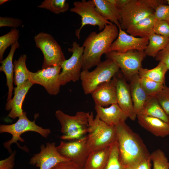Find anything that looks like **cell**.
Masks as SVG:
<instances>
[{
	"instance_id": "9a60e30c",
	"label": "cell",
	"mask_w": 169,
	"mask_h": 169,
	"mask_svg": "<svg viewBox=\"0 0 169 169\" xmlns=\"http://www.w3.org/2000/svg\"><path fill=\"white\" fill-rule=\"evenodd\" d=\"M113 78L115 82L117 104L128 118L135 120L137 114L134 109L129 84L119 72Z\"/></svg>"
},
{
	"instance_id": "d4e9b609",
	"label": "cell",
	"mask_w": 169,
	"mask_h": 169,
	"mask_svg": "<svg viewBox=\"0 0 169 169\" xmlns=\"http://www.w3.org/2000/svg\"><path fill=\"white\" fill-rule=\"evenodd\" d=\"M156 19L154 14L146 18L129 27L127 33L134 36L148 38L153 33L154 23Z\"/></svg>"
},
{
	"instance_id": "4dcf8cb0",
	"label": "cell",
	"mask_w": 169,
	"mask_h": 169,
	"mask_svg": "<svg viewBox=\"0 0 169 169\" xmlns=\"http://www.w3.org/2000/svg\"><path fill=\"white\" fill-rule=\"evenodd\" d=\"M19 31L17 28H12L8 33L0 37V60H3L4 53L7 48L18 41Z\"/></svg>"
},
{
	"instance_id": "f35d334b",
	"label": "cell",
	"mask_w": 169,
	"mask_h": 169,
	"mask_svg": "<svg viewBox=\"0 0 169 169\" xmlns=\"http://www.w3.org/2000/svg\"><path fill=\"white\" fill-rule=\"evenodd\" d=\"M156 59L163 63L169 70V40L165 48L157 54Z\"/></svg>"
},
{
	"instance_id": "4316f807",
	"label": "cell",
	"mask_w": 169,
	"mask_h": 169,
	"mask_svg": "<svg viewBox=\"0 0 169 169\" xmlns=\"http://www.w3.org/2000/svg\"><path fill=\"white\" fill-rule=\"evenodd\" d=\"M27 55H21L18 60H15L14 65V82L16 87H19L29 80L30 71L27 69L26 61Z\"/></svg>"
},
{
	"instance_id": "6da1fadb",
	"label": "cell",
	"mask_w": 169,
	"mask_h": 169,
	"mask_svg": "<svg viewBox=\"0 0 169 169\" xmlns=\"http://www.w3.org/2000/svg\"><path fill=\"white\" fill-rule=\"evenodd\" d=\"M115 127L120 160L125 168H134L140 162L150 157L151 154L142 140L125 121Z\"/></svg>"
},
{
	"instance_id": "ac0fdd59",
	"label": "cell",
	"mask_w": 169,
	"mask_h": 169,
	"mask_svg": "<svg viewBox=\"0 0 169 169\" xmlns=\"http://www.w3.org/2000/svg\"><path fill=\"white\" fill-rule=\"evenodd\" d=\"M33 85L29 80L20 87L14 88L13 97L8 101L6 105L5 110H10L8 115L9 117L15 119L23 114V102L28 91Z\"/></svg>"
},
{
	"instance_id": "30bf717a",
	"label": "cell",
	"mask_w": 169,
	"mask_h": 169,
	"mask_svg": "<svg viewBox=\"0 0 169 169\" xmlns=\"http://www.w3.org/2000/svg\"><path fill=\"white\" fill-rule=\"evenodd\" d=\"M84 47L75 41L72 47L68 49L72 54L61 64L62 71L59 76L60 85H64L70 81L76 82L80 79L83 66V56Z\"/></svg>"
},
{
	"instance_id": "ee69618b",
	"label": "cell",
	"mask_w": 169,
	"mask_h": 169,
	"mask_svg": "<svg viewBox=\"0 0 169 169\" xmlns=\"http://www.w3.org/2000/svg\"><path fill=\"white\" fill-rule=\"evenodd\" d=\"M8 0H0V5H2L4 3L8 1Z\"/></svg>"
},
{
	"instance_id": "8d00e7d4",
	"label": "cell",
	"mask_w": 169,
	"mask_h": 169,
	"mask_svg": "<svg viewBox=\"0 0 169 169\" xmlns=\"http://www.w3.org/2000/svg\"><path fill=\"white\" fill-rule=\"evenodd\" d=\"M154 15L157 20L169 22V5L162 4L159 5L155 10Z\"/></svg>"
},
{
	"instance_id": "e575fe53",
	"label": "cell",
	"mask_w": 169,
	"mask_h": 169,
	"mask_svg": "<svg viewBox=\"0 0 169 169\" xmlns=\"http://www.w3.org/2000/svg\"><path fill=\"white\" fill-rule=\"evenodd\" d=\"M157 100L163 109L169 115V86L164 85L160 91L156 95Z\"/></svg>"
},
{
	"instance_id": "60d3db41",
	"label": "cell",
	"mask_w": 169,
	"mask_h": 169,
	"mask_svg": "<svg viewBox=\"0 0 169 169\" xmlns=\"http://www.w3.org/2000/svg\"><path fill=\"white\" fill-rule=\"evenodd\" d=\"M16 152L15 151L5 159L0 161V169H13L14 166V161Z\"/></svg>"
},
{
	"instance_id": "7402d4cb",
	"label": "cell",
	"mask_w": 169,
	"mask_h": 169,
	"mask_svg": "<svg viewBox=\"0 0 169 169\" xmlns=\"http://www.w3.org/2000/svg\"><path fill=\"white\" fill-rule=\"evenodd\" d=\"M138 74L132 77L129 84L134 110L137 115L140 114L148 96L140 83Z\"/></svg>"
},
{
	"instance_id": "8992f818",
	"label": "cell",
	"mask_w": 169,
	"mask_h": 169,
	"mask_svg": "<svg viewBox=\"0 0 169 169\" xmlns=\"http://www.w3.org/2000/svg\"><path fill=\"white\" fill-rule=\"evenodd\" d=\"M119 67L112 59L101 61L93 70H82L80 79L85 95L90 94L99 85L111 80L119 71Z\"/></svg>"
},
{
	"instance_id": "83f0119b",
	"label": "cell",
	"mask_w": 169,
	"mask_h": 169,
	"mask_svg": "<svg viewBox=\"0 0 169 169\" xmlns=\"http://www.w3.org/2000/svg\"><path fill=\"white\" fill-rule=\"evenodd\" d=\"M168 70L166 65L163 63L159 62L155 67L151 69L141 67L139 70L138 74L140 77L165 84V75Z\"/></svg>"
},
{
	"instance_id": "7bdbcfd3",
	"label": "cell",
	"mask_w": 169,
	"mask_h": 169,
	"mask_svg": "<svg viewBox=\"0 0 169 169\" xmlns=\"http://www.w3.org/2000/svg\"><path fill=\"white\" fill-rule=\"evenodd\" d=\"M131 0H116V6L120 11Z\"/></svg>"
},
{
	"instance_id": "f6af8a7d",
	"label": "cell",
	"mask_w": 169,
	"mask_h": 169,
	"mask_svg": "<svg viewBox=\"0 0 169 169\" xmlns=\"http://www.w3.org/2000/svg\"><path fill=\"white\" fill-rule=\"evenodd\" d=\"M125 169H134V167H126Z\"/></svg>"
},
{
	"instance_id": "277c9868",
	"label": "cell",
	"mask_w": 169,
	"mask_h": 169,
	"mask_svg": "<svg viewBox=\"0 0 169 169\" xmlns=\"http://www.w3.org/2000/svg\"><path fill=\"white\" fill-rule=\"evenodd\" d=\"M90 113L78 111L73 116L65 114L60 110L55 112L56 117L61 125L63 140L74 141L85 136L87 134Z\"/></svg>"
},
{
	"instance_id": "ffe728a7",
	"label": "cell",
	"mask_w": 169,
	"mask_h": 169,
	"mask_svg": "<svg viewBox=\"0 0 169 169\" xmlns=\"http://www.w3.org/2000/svg\"><path fill=\"white\" fill-rule=\"evenodd\" d=\"M137 118L139 124L156 136L164 137L169 135V124L156 117L139 114Z\"/></svg>"
},
{
	"instance_id": "74e56055",
	"label": "cell",
	"mask_w": 169,
	"mask_h": 169,
	"mask_svg": "<svg viewBox=\"0 0 169 169\" xmlns=\"http://www.w3.org/2000/svg\"><path fill=\"white\" fill-rule=\"evenodd\" d=\"M23 23V21L20 19L11 17H0V27H8L12 28L20 26Z\"/></svg>"
},
{
	"instance_id": "d590c367",
	"label": "cell",
	"mask_w": 169,
	"mask_h": 169,
	"mask_svg": "<svg viewBox=\"0 0 169 169\" xmlns=\"http://www.w3.org/2000/svg\"><path fill=\"white\" fill-rule=\"evenodd\" d=\"M153 31L156 34L169 38V22L156 19Z\"/></svg>"
},
{
	"instance_id": "d6a6232c",
	"label": "cell",
	"mask_w": 169,
	"mask_h": 169,
	"mask_svg": "<svg viewBox=\"0 0 169 169\" xmlns=\"http://www.w3.org/2000/svg\"><path fill=\"white\" fill-rule=\"evenodd\" d=\"M139 80L141 85L148 96H156L165 85L144 77H140Z\"/></svg>"
},
{
	"instance_id": "b9f144b4",
	"label": "cell",
	"mask_w": 169,
	"mask_h": 169,
	"mask_svg": "<svg viewBox=\"0 0 169 169\" xmlns=\"http://www.w3.org/2000/svg\"><path fill=\"white\" fill-rule=\"evenodd\" d=\"M151 161L150 157L138 163L134 167V169H151Z\"/></svg>"
},
{
	"instance_id": "7c38bea8",
	"label": "cell",
	"mask_w": 169,
	"mask_h": 169,
	"mask_svg": "<svg viewBox=\"0 0 169 169\" xmlns=\"http://www.w3.org/2000/svg\"><path fill=\"white\" fill-rule=\"evenodd\" d=\"M56 149L62 156L83 167L90 152L86 136L69 142L61 141Z\"/></svg>"
},
{
	"instance_id": "ab89813d",
	"label": "cell",
	"mask_w": 169,
	"mask_h": 169,
	"mask_svg": "<svg viewBox=\"0 0 169 169\" xmlns=\"http://www.w3.org/2000/svg\"><path fill=\"white\" fill-rule=\"evenodd\" d=\"M51 169H85L71 161H64L59 162Z\"/></svg>"
},
{
	"instance_id": "5bb4252c",
	"label": "cell",
	"mask_w": 169,
	"mask_h": 169,
	"mask_svg": "<svg viewBox=\"0 0 169 169\" xmlns=\"http://www.w3.org/2000/svg\"><path fill=\"white\" fill-rule=\"evenodd\" d=\"M68 161L58 152L54 142H48L46 146H41L40 152L33 155L29 163L39 169H51L59 162Z\"/></svg>"
},
{
	"instance_id": "f546056e",
	"label": "cell",
	"mask_w": 169,
	"mask_h": 169,
	"mask_svg": "<svg viewBox=\"0 0 169 169\" xmlns=\"http://www.w3.org/2000/svg\"><path fill=\"white\" fill-rule=\"evenodd\" d=\"M38 7L56 14L65 12L69 8V4L65 0H44Z\"/></svg>"
},
{
	"instance_id": "7dc6e473",
	"label": "cell",
	"mask_w": 169,
	"mask_h": 169,
	"mask_svg": "<svg viewBox=\"0 0 169 169\" xmlns=\"http://www.w3.org/2000/svg\"><path fill=\"white\" fill-rule=\"evenodd\" d=\"M168 123L169 124V115H168Z\"/></svg>"
},
{
	"instance_id": "ba28073f",
	"label": "cell",
	"mask_w": 169,
	"mask_h": 169,
	"mask_svg": "<svg viewBox=\"0 0 169 169\" xmlns=\"http://www.w3.org/2000/svg\"><path fill=\"white\" fill-rule=\"evenodd\" d=\"M36 47L44 56L42 69L61 64L65 60L61 48L52 35L41 32L34 38Z\"/></svg>"
},
{
	"instance_id": "8fae6325",
	"label": "cell",
	"mask_w": 169,
	"mask_h": 169,
	"mask_svg": "<svg viewBox=\"0 0 169 169\" xmlns=\"http://www.w3.org/2000/svg\"><path fill=\"white\" fill-rule=\"evenodd\" d=\"M107 58L114 61L125 77L130 79L138 74L141 63L146 55L144 51L131 50L125 53L111 51L105 54Z\"/></svg>"
},
{
	"instance_id": "1f68e13d",
	"label": "cell",
	"mask_w": 169,
	"mask_h": 169,
	"mask_svg": "<svg viewBox=\"0 0 169 169\" xmlns=\"http://www.w3.org/2000/svg\"><path fill=\"white\" fill-rule=\"evenodd\" d=\"M120 159L117 141L111 146L108 159L104 169H125Z\"/></svg>"
},
{
	"instance_id": "d6986e66",
	"label": "cell",
	"mask_w": 169,
	"mask_h": 169,
	"mask_svg": "<svg viewBox=\"0 0 169 169\" xmlns=\"http://www.w3.org/2000/svg\"><path fill=\"white\" fill-rule=\"evenodd\" d=\"M95 109L100 119L111 126H115L120 122L125 121L128 118L117 103L107 107L95 104Z\"/></svg>"
},
{
	"instance_id": "5b68a950",
	"label": "cell",
	"mask_w": 169,
	"mask_h": 169,
	"mask_svg": "<svg viewBox=\"0 0 169 169\" xmlns=\"http://www.w3.org/2000/svg\"><path fill=\"white\" fill-rule=\"evenodd\" d=\"M86 136L90 151L110 146L116 141L115 127L107 124L97 115L94 118L92 112L90 113Z\"/></svg>"
},
{
	"instance_id": "603a6c76",
	"label": "cell",
	"mask_w": 169,
	"mask_h": 169,
	"mask_svg": "<svg viewBox=\"0 0 169 169\" xmlns=\"http://www.w3.org/2000/svg\"><path fill=\"white\" fill-rule=\"evenodd\" d=\"M19 47V44L18 41L11 46L10 52L6 58L0 61L1 65L0 67V71L3 72L6 75V84L8 88L7 101L12 98L14 72L13 59L16 50Z\"/></svg>"
},
{
	"instance_id": "7a4b0ae2",
	"label": "cell",
	"mask_w": 169,
	"mask_h": 169,
	"mask_svg": "<svg viewBox=\"0 0 169 169\" xmlns=\"http://www.w3.org/2000/svg\"><path fill=\"white\" fill-rule=\"evenodd\" d=\"M119 33L117 26L112 23L106 25L99 33H90L83 43L84 47L82 70H89L101 62V57L110 51V46Z\"/></svg>"
},
{
	"instance_id": "836d02e7",
	"label": "cell",
	"mask_w": 169,
	"mask_h": 169,
	"mask_svg": "<svg viewBox=\"0 0 169 169\" xmlns=\"http://www.w3.org/2000/svg\"><path fill=\"white\" fill-rule=\"evenodd\" d=\"M153 169H169V162L164 153L161 149H157L150 155Z\"/></svg>"
},
{
	"instance_id": "484cf974",
	"label": "cell",
	"mask_w": 169,
	"mask_h": 169,
	"mask_svg": "<svg viewBox=\"0 0 169 169\" xmlns=\"http://www.w3.org/2000/svg\"><path fill=\"white\" fill-rule=\"evenodd\" d=\"M139 114L158 118L168 123V115L160 104L156 96L148 97Z\"/></svg>"
},
{
	"instance_id": "f1b7e54d",
	"label": "cell",
	"mask_w": 169,
	"mask_h": 169,
	"mask_svg": "<svg viewBox=\"0 0 169 169\" xmlns=\"http://www.w3.org/2000/svg\"><path fill=\"white\" fill-rule=\"evenodd\" d=\"M149 42L144 52L146 55L155 57L160 51L167 44L169 38L153 33L148 37Z\"/></svg>"
},
{
	"instance_id": "cb8c5ba5",
	"label": "cell",
	"mask_w": 169,
	"mask_h": 169,
	"mask_svg": "<svg viewBox=\"0 0 169 169\" xmlns=\"http://www.w3.org/2000/svg\"><path fill=\"white\" fill-rule=\"evenodd\" d=\"M111 145L90 152L85 169H104L108 161Z\"/></svg>"
},
{
	"instance_id": "e0dca14e",
	"label": "cell",
	"mask_w": 169,
	"mask_h": 169,
	"mask_svg": "<svg viewBox=\"0 0 169 169\" xmlns=\"http://www.w3.org/2000/svg\"><path fill=\"white\" fill-rule=\"evenodd\" d=\"M95 104L103 107L117 103L115 81H110L99 85L91 94Z\"/></svg>"
},
{
	"instance_id": "52a82bcc",
	"label": "cell",
	"mask_w": 169,
	"mask_h": 169,
	"mask_svg": "<svg viewBox=\"0 0 169 169\" xmlns=\"http://www.w3.org/2000/svg\"><path fill=\"white\" fill-rule=\"evenodd\" d=\"M28 131L38 133L45 138H47L51 133L50 129H44L37 125L35 123V120L33 121L29 120L25 112H23V114L18 117V120L15 123L9 125H0L1 133H8L12 135V138L10 140L3 144V146L9 153H12L11 146L14 143L17 144L20 148L28 152V150L27 148L20 146L18 143V141L22 142H24V140L21 136L23 134Z\"/></svg>"
},
{
	"instance_id": "2e32d148",
	"label": "cell",
	"mask_w": 169,
	"mask_h": 169,
	"mask_svg": "<svg viewBox=\"0 0 169 169\" xmlns=\"http://www.w3.org/2000/svg\"><path fill=\"white\" fill-rule=\"evenodd\" d=\"M119 33L112 44L110 51L125 53L131 50L144 51L149 42L148 38L137 37L119 28Z\"/></svg>"
},
{
	"instance_id": "9c48e42d",
	"label": "cell",
	"mask_w": 169,
	"mask_h": 169,
	"mask_svg": "<svg viewBox=\"0 0 169 169\" xmlns=\"http://www.w3.org/2000/svg\"><path fill=\"white\" fill-rule=\"evenodd\" d=\"M73 5L74 7L70 9V11L78 14L81 18V26L75 32V35L79 39L80 38L81 31L86 25L97 26L101 31L106 25L112 23L97 12L94 0L75 1L73 3Z\"/></svg>"
},
{
	"instance_id": "4fadbf2b",
	"label": "cell",
	"mask_w": 169,
	"mask_h": 169,
	"mask_svg": "<svg viewBox=\"0 0 169 169\" xmlns=\"http://www.w3.org/2000/svg\"><path fill=\"white\" fill-rule=\"evenodd\" d=\"M61 69V65H58L42 69L36 72L30 71L29 80L33 84L43 86L49 94L56 95L60 91L59 76Z\"/></svg>"
},
{
	"instance_id": "bcb514c9",
	"label": "cell",
	"mask_w": 169,
	"mask_h": 169,
	"mask_svg": "<svg viewBox=\"0 0 169 169\" xmlns=\"http://www.w3.org/2000/svg\"><path fill=\"white\" fill-rule=\"evenodd\" d=\"M167 1V5H169V0H166Z\"/></svg>"
},
{
	"instance_id": "3957f363",
	"label": "cell",
	"mask_w": 169,
	"mask_h": 169,
	"mask_svg": "<svg viewBox=\"0 0 169 169\" xmlns=\"http://www.w3.org/2000/svg\"><path fill=\"white\" fill-rule=\"evenodd\" d=\"M166 0H131L120 10V27L125 30L140 20L154 14L160 4H166Z\"/></svg>"
},
{
	"instance_id": "44dd1931",
	"label": "cell",
	"mask_w": 169,
	"mask_h": 169,
	"mask_svg": "<svg viewBox=\"0 0 169 169\" xmlns=\"http://www.w3.org/2000/svg\"><path fill=\"white\" fill-rule=\"evenodd\" d=\"M95 9L102 17L119 28L121 19L120 11L116 7V0H94Z\"/></svg>"
}]
</instances>
